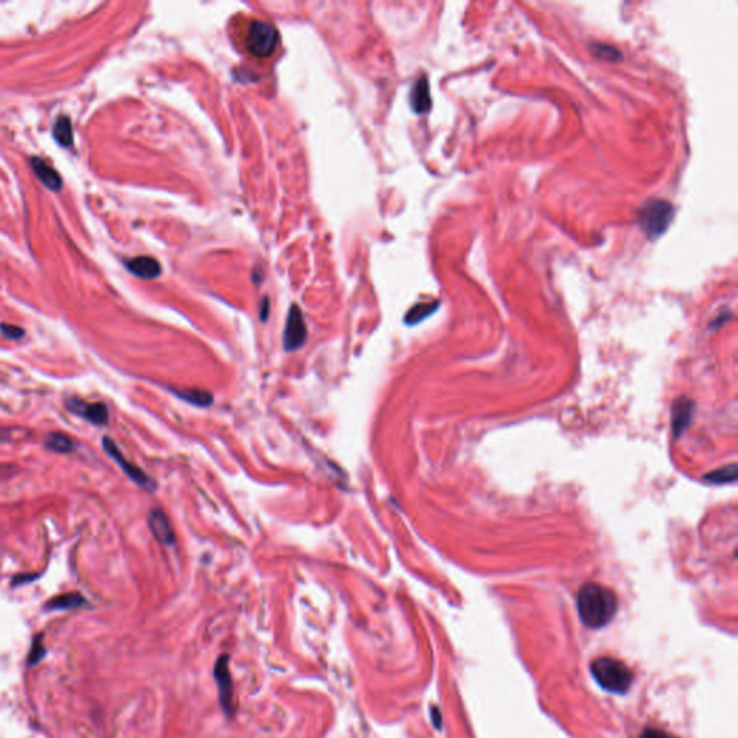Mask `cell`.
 Here are the masks:
<instances>
[{
    "label": "cell",
    "instance_id": "obj_1",
    "mask_svg": "<svg viewBox=\"0 0 738 738\" xmlns=\"http://www.w3.org/2000/svg\"><path fill=\"white\" fill-rule=\"evenodd\" d=\"M619 607L613 590L597 582H587L578 590L577 611L584 626L590 629L604 627L611 622Z\"/></svg>",
    "mask_w": 738,
    "mask_h": 738
},
{
    "label": "cell",
    "instance_id": "obj_2",
    "mask_svg": "<svg viewBox=\"0 0 738 738\" xmlns=\"http://www.w3.org/2000/svg\"><path fill=\"white\" fill-rule=\"evenodd\" d=\"M590 670L599 685L613 694L627 692L633 681V673L627 665L614 658H597L592 662Z\"/></svg>",
    "mask_w": 738,
    "mask_h": 738
},
{
    "label": "cell",
    "instance_id": "obj_3",
    "mask_svg": "<svg viewBox=\"0 0 738 738\" xmlns=\"http://www.w3.org/2000/svg\"><path fill=\"white\" fill-rule=\"evenodd\" d=\"M673 217L675 208L669 201L653 198L640 206L637 212V223L643 234L651 241H655L668 231Z\"/></svg>",
    "mask_w": 738,
    "mask_h": 738
},
{
    "label": "cell",
    "instance_id": "obj_4",
    "mask_svg": "<svg viewBox=\"0 0 738 738\" xmlns=\"http://www.w3.org/2000/svg\"><path fill=\"white\" fill-rule=\"evenodd\" d=\"M279 41L280 37L274 25L263 20L251 22L247 34V48L251 55L257 58L271 56L275 52Z\"/></svg>",
    "mask_w": 738,
    "mask_h": 738
},
{
    "label": "cell",
    "instance_id": "obj_5",
    "mask_svg": "<svg viewBox=\"0 0 738 738\" xmlns=\"http://www.w3.org/2000/svg\"><path fill=\"white\" fill-rule=\"evenodd\" d=\"M213 676H215V680H217L223 711L227 717H232L235 714L234 684H232V676L230 670V656L227 653L221 655L217 663H215Z\"/></svg>",
    "mask_w": 738,
    "mask_h": 738
},
{
    "label": "cell",
    "instance_id": "obj_6",
    "mask_svg": "<svg viewBox=\"0 0 738 738\" xmlns=\"http://www.w3.org/2000/svg\"><path fill=\"white\" fill-rule=\"evenodd\" d=\"M101 443H103V449L106 450V453L115 461V463L120 466V469L125 472L136 484H139L140 487H143V489H146L149 492H153V490L156 489L158 484L153 482V479H150L140 468L133 465L132 461H129L125 456H123V453L118 450L117 444L110 437H103Z\"/></svg>",
    "mask_w": 738,
    "mask_h": 738
},
{
    "label": "cell",
    "instance_id": "obj_7",
    "mask_svg": "<svg viewBox=\"0 0 738 738\" xmlns=\"http://www.w3.org/2000/svg\"><path fill=\"white\" fill-rule=\"evenodd\" d=\"M307 339V327L303 318V313L297 304H293L289 311L284 333H283V348L286 352L299 351Z\"/></svg>",
    "mask_w": 738,
    "mask_h": 738
},
{
    "label": "cell",
    "instance_id": "obj_8",
    "mask_svg": "<svg viewBox=\"0 0 738 738\" xmlns=\"http://www.w3.org/2000/svg\"><path fill=\"white\" fill-rule=\"evenodd\" d=\"M67 408L70 413L85 418L94 425H106L110 418L108 407L104 403H87L80 398H68Z\"/></svg>",
    "mask_w": 738,
    "mask_h": 738
},
{
    "label": "cell",
    "instance_id": "obj_9",
    "mask_svg": "<svg viewBox=\"0 0 738 738\" xmlns=\"http://www.w3.org/2000/svg\"><path fill=\"white\" fill-rule=\"evenodd\" d=\"M147 524H149V530L153 534V537H155L161 544L168 545V546L175 545L176 542L175 532L163 511L151 509L147 518Z\"/></svg>",
    "mask_w": 738,
    "mask_h": 738
},
{
    "label": "cell",
    "instance_id": "obj_10",
    "mask_svg": "<svg viewBox=\"0 0 738 738\" xmlns=\"http://www.w3.org/2000/svg\"><path fill=\"white\" fill-rule=\"evenodd\" d=\"M411 107L417 114H425L432 108V94H430V82L425 75L418 78L411 88L410 94Z\"/></svg>",
    "mask_w": 738,
    "mask_h": 738
},
{
    "label": "cell",
    "instance_id": "obj_11",
    "mask_svg": "<svg viewBox=\"0 0 738 738\" xmlns=\"http://www.w3.org/2000/svg\"><path fill=\"white\" fill-rule=\"evenodd\" d=\"M126 265L135 275L140 277V279H146V280L156 279V277H159L162 273V267L159 261L153 257H147V256L135 257L129 260Z\"/></svg>",
    "mask_w": 738,
    "mask_h": 738
},
{
    "label": "cell",
    "instance_id": "obj_12",
    "mask_svg": "<svg viewBox=\"0 0 738 738\" xmlns=\"http://www.w3.org/2000/svg\"><path fill=\"white\" fill-rule=\"evenodd\" d=\"M30 166H32L37 177L44 183V187L51 191H59L63 188V179H61L59 173L42 159L32 158L30 159Z\"/></svg>",
    "mask_w": 738,
    "mask_h": 738
},
{
    "label": "cell",
    "instance_id": "obj_13",
    "mask_svg": "<svg viewBox=\"0 0 738 738\" xmlns=\"http://www.w3.org/2000/svg\"><path fill=\"white\" fill-rule=\"evenodd\" d=\"M172 394H175L177 398H180L182 401H187L195 407H201V408H205V407H209L212 403H213V395L206 391V389H198V388H184V389H177V388H170Z\"/></svg>",
    "mask_w": 738,
    "mask_h": 738
},
{
    "label": "cell",
    "instance_id": "obj_14",
    "mask_svg": "<svg viewBox=\"0 0 738 738\" xmlns=\"http://www.w3.org/2000/svg\"><path fill=\"white\" fill-rule=\"evenodd\" d=\"M54 139L63 146V147H71L74 144V132L71 126V120L67 115H61L55 120L54 129H52Z\"/></svg>",
    "mask_w": 738,
    "mask_h": 738
},
{
    "label": "cell",
    "instance_id": "obj_15",
    "mask_svg": "<svg viewBox=\"0 0 738 738\" xmlns=\"http://www.w3.org/2000/svg\"><path fill=\"white\" fill-rule=\"evenodd\" d=\"M87 600L80 593H65L52 597L46 604V610H74L84 606Z\"/></svg>",
    "mask_w": 738,
    "mask_h": 738
},
{
    "label": "cell",
    "instance_id": "obj_16",
    "mask_svg": "<svg viewBox=\"0 0 738 738\" xmlns=\"http://www.w3.org/2000/svg\"><path fill=\"white\" fill-rule=\"evenodd\" d=\"M691 410H692V403L689 401V399L681 398L676 401L673 407V432L675 434L682 433L685 427L689 424Z\"/></svg>",
    "mask_w": 738,
    "mask_h": 738
},
{
    "label": "cell",
    "instance_id": "obj_17",
    "mask_svg": "<svg viewBox=\"0 0 738 738\" xmlns=\"http://www.w3.org/2000/svg\"><path fill=\"white\" fill-rule=\"evenodd\" d=\"M44 443L48 450L54 453H59V454L73 453L77 449V443L71 437L63 433H56V432L46 434Z\"/></svg>",
    "mask_w": 738,
    "mask_h": 738
},
{
    "label": "cell",
    "instance_id": "obj_18",
    "mask_svg": "<svg viewBox=\"0 0 738 738\" xmlns=\"http://www.w3.org/2000/svg\"><path fill=\"white\" fill-rule=\"evenodd\" d=\"M439 307V301H430V303H418L415 304L411 311L406 315V323L407 325H417L430 315H433Z\"/></svg>",
    "mask_w": 738,
    "mask_h": 738
},
{
    "label": "cell",
    "instance_id": "obj_19",
    "mask_svg": "<svg viewBox=\"0 0 738 738\" xmlns=\"http://www.w3.org/2000/svg\"><path fill=\"white\" fill-rule=\"evenodd\" d=\"M590 51L596 58L607 61V63H619L623 59V55L618 48L606 44H592Z\"/></svg>",
    "mask_w": 738,
    "mask_h": 738
},
{
    "label": "cell",
    "instance_id": "obj_20",
    "mask_svg": "<svg viewBox=\"0 0 738 738\" xmlns=\"http://www.w3.org/2000/svg\"><path fill=\"white\" fill-rule=\"evenodd\" d=\"M735 477H737L735 466H727V468H723L720 470L711 472L710 475H706L703 479L706 482H711V483H727V482H734Z\"/></svg>",
    "mask_w": 738,
    "mask_h": 738
},
{
    "label": "cell",
    "instance_id": "obj_21",
    "mask_svg": "<svg viewBox=\"0 0 738 738\" xmlns=\"http://www.w3.org/2000/svg\"><path fill=\"white\" fill-rule=\"evenodd\" d=\"M44 636L42 634H38L37 637H34L32 640V648H30V652H29V656H27V666H34L37 663H39L44 656L46 655V649L44 648Z\"/></svg>",
    "mask_w": 738,
    "mask_h": 738
},
{
    "label": "cell",
    "instance_id": "obj_22",
    "mask_svg": "<svg viewBox=\"0 0 738 738\" xmlns=\"http://www.w3.org/2000/svg\"><path fill=\"white\" fill-rule=\"evenodd\" d=\"M0 332H2V334L6 337V339H11V341H19L25 336V330L22 327L15 326V325H8V323H0Z\"/></svg>",
    "mask_w": 738,
    "mask_h": 738
},
{
    "label": "cell",
    "instance_id": "obj_23",
    "mask_svg": "<svg viewBox=\"0 0 738 738\" xmlns=\"http://www.w3.org/2000/svg\"><path fill=\"white\" fill-rule=\"evenodd\" d=\"M639 738H676L675 735H670L665 731H661V730H653V728H646Z\"/></svg>",
    "mask_w": 738,
    "mask_h": 738
},
{
    "label": "cell",
    "instance_id": "obj_24",
    "mask_svg": "<svg viewBox=\"0 0 738 738\" xmlns=\"http://www.w3.org/2000/svg\"><path fill=\"white\" fill-rule=\"evenodd\" d=\"M38 577H39V575H35V574H32V575H16V577L13 578L12 584H13V586H19V584H25V582H27V581H34V580H37Z\"/></svg>",
    "mask_w": 738,
    "mask_h": 738
},
{
    "label": "cell",
    "instance_id": "obj_25",
    "mask_svg": "<svg viewBox=\"0 0 738 738\" xmlns=\"http://www.w3.org/2000/svg\"><path fill=\"white\" fill-rule=\"evenodd\" d=\"M268 311H270V307H268V300L264 299V300H263V304H261V312H260V318H261L263 322L267 320V318H268Z\"/></svg>",
    "mask_w": 738,
    "mask_h": 738
}]
</instances>
